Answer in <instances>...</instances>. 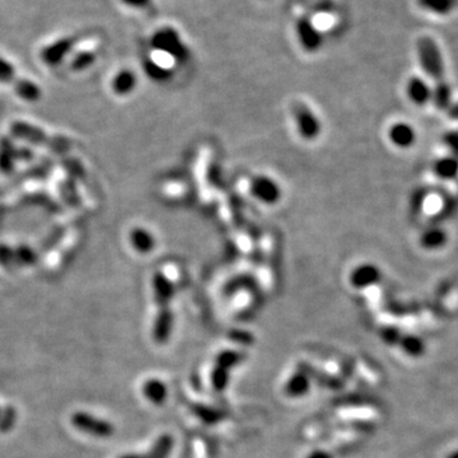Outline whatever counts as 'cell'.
Here are the masks:
<instances>
[{"instance_id": "ab89813d", "label": "cell", "mask_w": 458, "mask_h": 458, "mask_svg": "<svg viewBox=\"0 0 458 458\" xmlns=\"http://www.w3.org/2000/svg\"><path fill=\"white\" fill-rule=\"evenodd\" d=\"M124 4L132 8H147L149 7L152 0H121Z\"/></svg>"}, {"instance_id": "7bdbcfd3", "label": "cell", "mask_w": 458, "mask_h": 458, "mask_svg": "<svg viewBox=\"0 0 458 458\" xmlns=\"http://www.w3.org/2000/svg\"><path fill=\"white\" fill-rule=\"evenodd\" d=\"M447 458H458V450H455V452H452L450 456H448V457Z\"/></svg>"}, {"instance_id": "d4e9b609", "label": "cell", "mask_w": 458, "mask_h": 458, "mask_svg": "<svg viewBox=\"0 0 458 458\" xmlns=\"http://www.w3.org/2000/svg\"><path fill=\"white\" fill-rule=\"evenodd\" d=\"M432 100L434 101V105L439 110H447L450 107L452 102V90L448 82L441 81L435 83V88L433 90V96Z\"/></svg>"}, {"instance_id": "74e56055", "label": "cell", "mask_w": 458, "mask_h": 458, "mask_svg": "<svg viewBox=\"0 0 458 458\" xmlns=\"http://www.w3.org/2000/svg\"><path fill=\"white\" fill-rule=\"evenodd\" d=\"M444 142L447 147H450V150L458 157V133H448L444 138Z\"/></svg>"}, {"instance_id": "7402d4cb", "label": "cell", "mask_w": 458, "mask_h": 458, "mask_svg": "<svg viewBox=\"0 0 458 458\" xmlns=\"http://www.w3.org/2000/svg\"><path fill=\"white\" fill-rule=\"evenodd\" d=\"M144 67V72L145 74L149 76L152 81H154L156 83H166L171 78H172V72L168 67L160 65L158 63H156L152 59H147L143 64Z\"/></svg>"}, {"instance_id": "7c38bea8", "label": "cell", "mask_w": 458, "mask_h": 458, "mask_svg": "<svg viewBox=\"0 0 458 458\" xmlns=\"http://www.w3.org/2000/svg\"><path fill=\"white\" fill-rule=\"evenodd\" d=\"M152 288L154 294V300L159 309L169 307L171 300L175 295V285L163 273H156L152 279Z\"/></svg>"}, {"instance_id": "52a82bcc", "label": "cell", "mask_w": 458, "mask_h": 458, "mask_svg": "<svg viewBox=\"0 0 458 458\" xmlns=\"http://www.w3.org/2000/svg\"><path fill=\"white\" fill-rule=\"evenodd\" d=\"M251 194L267 205H273L280 200L282 190L280 186L273 178L267 176H256L250 185Z\"/></svg>"}, {"instance_id": "f35d334b", "label": "cell", "mask_w": 458, "mask_h": 458, "mask_svg": "<svg viewBox=\"0 0 458 458\" xmlns=\"http://www.w3.org/2000/svg\"><path fill=\"white\" fill-rule=\"evenodd\" d=\"M34 158V152L28 149L27 147H21L17 148V160H23V162H30L31 159Z\"/></svg>"}, {"instance_id": "9c48e42d", "label": "cell", "mask_w": 458, "mask_h": 458, "mask_svg": "<svg viewBox=\"0 0 458 458\" xmlns=\"http://www.w3.org/2000/svg\"><path fill=\"white\" fill-rule=\"evenodd\" d=\"M311 384L312 377L309 375V366H300L297 372H294L284 384V393L289 399H300L309 393Z\"/></svg>"}, {"instance_id": "5b68a950", "label": "cell", "mask_w": 458, "mask_h": 458, "mask_svg": "<svg viewBox=\"0 0 458 458\" xmlns=\"http://www.w3.org/2000/svg\"><path fill=\"white\" fill-rule=\"evenodd\" d=\"M72 423L78 430L97 438H109L114 434V425L110 421L84 411L75 413L72 417Z\"/></svg>"}, {"instance_id": "7a4b0ae2", "label": "cell", "mask_w": 458, "mask_h": 458, "mask_svg": "<svg viewBox=\"0 0 458 458\" xmlns=\"http://www.w3.org/2000/svg\"><path fill=\"white\" fill-rule=\"evenodd\" d=\"M417 58L425 74L437 82L444 81V61L441 49L432 37H421L417 43Z\"/></svg>"}, {"instance_id": "d6a6232c", "label": "cell", "mask_w": 458, "mask_h": 458, "mask_svg": "<svg viewBox=\"0 0 458 458\" xmlns=\"http://www.w3.org/2000/svg\"><path fill=\"white\" fill-rule=\"evenodd\" d=\"M0 267L6 270H13L16 267L14 249L6 243H0Z\"/></svg>"}, {"instance_id": "4dcf8cb0", "label": "cell", "mask_w": 458, "mask_h": 458, "mask_svg": "<svg viewBox=\"0 0 458 458\" xmlns=\"http://www.w3.org/2000/svg\"><path fill=\"white\" fill-rule=\"evenodd\" d=\"M94 61H96V54L93 51H82L73 58L70 63V67L74 72H81V70L91 67Z\"/></svg>"}, {"instance_id": "cb8c5ba5", "label": "cell", "mask_w": 458, "mask_h": 458, "mask_svg": "<svg viewBox=\"0 0 458 458\" xmlns=\"http://www.w3.org/2000/svg\"><path fill=\"white\" fill-rule=\"evenodd\" d=\"M446 242H447V234L439 228L426 231L420 238L421 246L426 250H438L446 244Z\"/></svg>"}, {"instance_id": "44dd1931", "label": "cell", "mask_w": 458, "mask_h": 458, "mask_svg": "<svg viewBox=\"0 0 458 458\" xmlns=\"http://www.w3.org/2000/svg\"><path fill=\"white\" fill-rule=\"evenodd\" d=\"M434 174L441 180H453L458 176V159L444 157L434 163Z\"/></svg>"}, {"instance_id": "e575fe53", "label": "cell", "mask_w": 458, "mask_h": 458, "mask_svg": "<svg viewBox=\"0 0 458 458\" xmlns=\"http://www.w3.org/2000/svg\"><path fill=\"white\" fill-rule=\"evenodd\" d=\"M381 337L388 345H397L402 337V333L396 327H384V330L381 331Z\"/></svg>"}, {"instance_id": "ac0fdd59", "label": "cell", "mask_w": 458, "mask_h": 458, "mask_svg": "<svg viewBox=\"0 0 458 458\" xmlns=\"http://www.w3.org/2000/svg\"><path fill=\"white\" fill-rule=\"evenodd\" d=\"M136 82H138L136 74L129 69H124V70H120L116 76L114 78L112 90L118 96H127L135 90Z\"/></svg>"}, {"instance_id": "f1b7e54d", "label": "cell", "mask_w": 458, "mask_h": 458, "mask_svg": "<svg viewBox=\"0 0 458 458\" xmlns=\"http://www.w3.org/2000/svg\"><path fill=\"white\" fill-rule=\"evenodd\" d=\"M229 379H231V372L229 371H227L225 368H220V366H214L213 371H211V375H210V381H211V386L216 391H225L227 386L229 384Z\"/></svg>"}, {"instance_id": "60d3db41", "label": "cell", "mask_w": 458, "mask_h": 458, "mask_svg": "<svg viewBox=\"0 0 458 458\" xmlns=\"http://www.w3.org/2000/svg\"><path fill=\"white\" fill-rule=\"evenodd\" d=\"M304 458H333V453L326 450H315L309 453Z\"/></svg>"}, {"instance_id": "6da1fadb", "label": "cell", "mask_w": 458, "mask_h": 458, "mask_svg": "<svg viewBox=\"0 0 458 458\" xmlns=\"http://www.w3.org/2000/svg\"><path fill=\"white\" fill-rule=\"evenodd\" d=\"M10 133L21 140L34 144L37 147H45L59 154H64L72 148L70 140L64 136H49L45 130L39 126L31 125L25 121H14L10 125Z\"/></svg>"}, {"instance_id": "f546056e", "label": "cell", "mask_w": 458, "mask_h": 458, "mask_svg": "<svg viewBox=\"0 0 458 458\" xmlns=\"http://www.w3.org/2000/svg\"><path fill=\"white\" fill-rule=\"evenodd\" d=\"M17 421V411L13 406L0 408V433H8Z\"/></svg>"}, {"instance_id": "b9f144b4", "label": "cell", "mask_w": 458, "mask_h": 458, "mask_svg": "<svg viewBox=\"0 0 458 458\" xmlns=\"http://www.w3.org/2000/svg\"><path fill=\"white\" fill-rule=\"evenodd\" d=\"M120 458H144V455H139V453H126L124 456Z\"/></svg>"}, {"instance_id": "4fadbf2b", "label": "cell", "mask_w": 458, "mask_h": 458, "mask_svg": "<svg viewBox=\"0 0 458 458\" xmlns=\"http://www.w3.org/2000/svg\"><path fill=\"white\" fill-rule=\"evenodd\" d=\"M406 93H408V98L415 105L424 106L432 100L433 90L429 87V84L426 83L424 79L413 76L406 85Z\"/></svg>"}, {"instance_id": "83f0119b", "label": "cell", "mask_w": 458, "mask_h": 458, "mask_svg": "<svg viewBox=\"0 0 458 458\" xmlns=\"http://www.w3.org/2000/svg\"><path fill=\"white\" fill-rule=\"evenodd\" d=\"M399 345L410 357H420L425 351L424 342L415 335H402Z\"/></svg>"}, {"instance_id": "e0dca14e", "label": "cell", "mask_w": 458, "mask_h": 458, "mask_svg": "<svg viewBox=\"0 0 458 458\" xmlns=\"http://www.w3.org/2000/svg\"><path fill=\"white\" fill-rule=\"evenodd\" d=\"M129 240H130L134 250L138 251L140 253H148L156 246V240H154L153 234L150 233L149 231H147L145 228H140V227L134 228L133 231L130 232Z\"/></svg>"}, {"instance_id": "d6986e66", "label": "cell", "mask_w": 458, "mask_h": 458, "mask_svg": "<svg viewBox=\"0 0 458 458\" xmlns=\"http://www.w3.org/2000/svg\"><path fill=\"white\" fill-rule=\"evenodd\" d=\"M13 87H14V92L17 93L18 97H21L22 100L27 101V102H36L41 97V90L39 88L37 84L34 83L30 79L16 78V81L13 82Z\"/></svg>"}, {"instance_id": "ffe728a7", "label": "cell", "mask_w": 458, "mask_h": 458, "mask_svg": "<svg viewBox=\"0 0 458 458\" xmlns=\"http://www.w3.org/2000/svg\"><path fill=\"white\" fill-rule=\"evenodd\" d=\"M174 437L169 434H162L157 438V441H154L152 448L144 455V458H168L174 450Z\"/></svg>"}, {"instance_id": "1f68e13d", "label": "cell", "mask_w": 458, "mask_h": 458, "mask_svg": "<svg viewBox=\"0 0 458 458\" xmlns=\"http://www.w3.org/2000/svg\"><path fill=\"white\" fill-rule=\"evenodd\" d=\"M194 411L201 421L207 423V424H216L219 420L223 419V414L219 410L209 408V406H196L194 408Z\"/></svg>"}, {"instance_id": "5bb4252c", "label": "cell", "mask_w": 458, "mask_h": 458, "mask_svg": "<svg viewBox=\"0 0 458 458\" xmlns=\"http://www.w3.org/2000/svg\"><path fill=\"white\" fill-rule=\"evenodd\" d=\"M388 136L393 145L402 148V149L414 145L415 139H417V134L413 129V126L405 124V123H397V124L392 125L388 132Z\"/></svg>"}, {"instance_id": "836d02e7", "label": "cell", "mask_w": 458, "mask_h": 458, "mask_svg": "<svg viewBox=\"0 0 458 458\" xmlns=\"http://www.w3.org/2000/svg\"><path fill=\"white\" fill-rule=\"evenodd\" d=\"M16 81V69L6 59L0 58V82L13 83Z\"/></svg>"}, {"instance_id": "277c9868", "label": "cell", "mask_w": 458, "mask_h": 458, "mask_svg": "<svg viewBox=\"0 0 458 458\" xmlns=\"http://www.w3.org/2000/svg\"><path fill=\"white\" fill-rule=\"evenodd\" d=\"M292 112L300 136L304 140L316 139L321 133V123L315 112L302 102H295L293 105Z\"/></svg>"}, {"instance_id": "4316f807", "label": "cell", "mask_w": 458, "mask_h": 458, "mask_svg": "<svg viewBox=\"0 0 458 458\" xmlns=\"http://www.w3.org/2000/svg\"><path fill=\"white\" fill-rule=\"evenodd\" d=\"M14 258H16V267H34L39 261V253L27 244H19L14 249Z\"/></svg>"}, {"instance_id": "8992f818", "label": "cell", "mask_w": 458, "mask_h": 458, "mask_svg": "<svg viewBox=\"0 0 458 458\" xmlns=\"http://www.w3.org/2000/svg\"><path fill=\"white\" fill-rule=\"evenodd\" d=\"M295 32L302 48L309 52H316L324 43V36L309 18L302 17L298 19Z\"/></svg>"}, {"instance_id": "d590c367", "label": "cell", "mask_w": 458, "mask_h": 458, "mask_svg": "<svg viewBox=\"0 0 458 458\" xmlns=\"http://www.w3.org/2000/svg\"><path fill=\"white\" fill-rule=\"evenodd\" d=\"M64 167H65L67 174L72 176L73 178H82L83 177V167H82V165L78 160H75V159H67L64 162Z\"/></svg>"}, {"instance_id": "ba28073f", "label": "cell", "mask_w": 458, "mask_h": 458, "mask_svg": "<svg viewBox=\"0 0 458 458\" xmlns=\"http://www.w3.org/2000/svg\"><path fill=\"white\" fill-rule=\"evenodd\" d=\"M79 41L78 36H69L60 39L58 41L50 43L41 51V59L45 64L50 67H56L64 59L67 58V54L73 50L75 45Z\"/></svg>"}, {"instance_id": "603a6c76", "label": "cell", "mask_w": 458, "mask_h": 458, "mask_svg": "<svg viewBox=\"0 0 458 458\" xmlns=\"http://www.w3.org/2000/svg\"><path fill=\"white\" fill-rule=\"evenodd\" d=\"M419 6L421 8L438 14V16H446L450 14V12L456 7V0H417Z\"/></svg>"}, {"instance_id": "484cf974", "label": "cell", "mask_w": 458, "mask_h": 458, "mask_svg": "<svg viewBox=\"0 0 458 458\" xmlns=\"http://www.w3.org/2000/svg\"><path fill=\"white\" fill-rule=\"evenodd\" d=\"M243 360V354L237 350L227 349L220 351L216 357L214 366L225 368L227 371H232L234 366H238Z\"/></svg>"}, {"instance_id": "8d00e7d4", "label": "cell", "mask_w": 458, "mask_h": 458, "mask_svg": "<svg viewBox=\"0 0 458 458\" xmlns=\"http://www.w3.org/2000/svg\"><path fill=\"white\" fill-rule=\"evenodd\" d=\"M61 192H63V195H64V199L67 200V205H70V207H76V204H78V196H76V191H75L73 181H72V183H65V185H63Z\"/></svg>"}, {"instance_id": "9a60e30c", "label": "cell", "mask_w": 458, "mask_h": 458, "mask_svg": "<svg viewBox=\"0 0 458 458\" xmlns=\"http://www.w3.org/2000/svg\"><path fill=\"white\" fill-rule=\"evenodd\" d=\"M17 160V148L8 136L0 138V172L9 175L13 172Z\"/></svg>"}, {"instance_id": "3957f363", "label": "cell", "mask_w": 458, "mask_h": 458, "mask_svg": "<svg viewBox=\"0 0 458 458\" xmlns=\"http://www.w3.org/2000/svg\"><path fill=\"white\" fill-rule=\"evenodd\" d=\"M152 46L153 49L175 59L177 63H186L190 58L189 48L172 27H163L154 32L152 36Z\"/></svg>"}, {"instance_id": "30bf717a", "label": "cell", "mask_w": 458, "mask_h": 458, "mask_svg": "<svg viewBox=\"0 0 458 458\" xmlns=\"http://www.w3.org/2000/svg\"><path fill=\"white\" fill-rule=\"evenodd\" d=\"M381 270L373 264H362L350 274V283L357 289H366L381 280Z\"/></svg>"}, {"instance_id": "2e32d148", "label": "cell", "mask_w": 458, "mask_h": 458, "mask_svg": "<svg viewBox=\"0 0 458 458\" xmlns=\"http://www.w3.org/2000/svg\"><path fill=\"white\" fill-rule=\"evenodd\" d=\"M143 393L147 400L150 401L154 405H162L165 404L168 396V388L166 384L162 382L157 378L148 379L143 386Z\"/></svg>"}, {"instance_id": "8fae6325", "label": "cell", "mask_w": 458, "mask_h": 458, "mask_svg": "<svg viewBox=\"0 0 458 458\" xmlns=\"http://www.w3.org/2000/svg\"><path fill=\"white\" fill-rule=\"evenodd\" d=\"M174 313L169 307H163L159 309L157 312V316L154 318V324H153V339L154 342L158 344H166L171 333H172V329H174Z\"/></svg>"}]
</instances>
